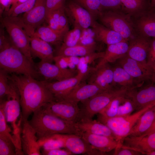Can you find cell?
Here are the masks:
<instances>
[{
	"label": "cell",
	"instance_id": "55",
	"mask_svg": "<svg viewBox=\"0 0 155 155\" xmlns=\"http://www.w3.org/2000/svg\"><path fill=\"white\" fill-rule=\"evenodd\" d=\"M147 155H155V150L148 153Z\"/></svg>",
	"mask_w": 155,
	"mask_h": 155
},
{
	"label": "cell",
	"instance_id": "56",
	"mask_svg": "<svg viewBox=\"0 0 155 155\" xmlns=\"http://www.w3.org/2000/svg\"><path fill=\"white\" fill-rule=\"evenodd\" d=\"M152 80H153L154 83L155 84V73L153 76Z\"/></svg>",
	"mask_w": 155,
	"mask_h": 155
},
{
	"label": "cell",
	"instance_id": "14",
	"mask_svg": "<svg viewBox=\"0 0 155 155\" xmlns=\"http://www.w3.org/2000/svg\"><path fill=\"white\" fill-rule=\"evenodd\" d=\"M36 69L40 75L45 80L60 81L73 77L77 74V71L68 68L64 69L52 63L40 61L34 64Z\"/></svg>",
	"mask_w": 155,
	"mask_h": 155
},
{
	"label": "cell",
	"instance_id": "9",
	"mask_svg": "<svg viewBox=\"0 0 155 155\" xmlns=\"http://www.w3.org/2000/svg\"><path fill=\"white\" fill-rule=\"evenodd\" d=\"M42 108L50 114L74 123L78 120L80 111L78 103L66 100H54Z\"/></svg>",
	"mask_w": 155,
	"mask_h": 155
},
{
	"label": "cell",
	"instance_id": "40",
	"mask_svg": "<svg viewBox=\"0 0 155 155\" xmlns=\"http://www.w3.org/2000/svg\"><path fill=\"white\" fill-rule=\"evenodd\" d=\"M136 110V108L132 101L125 98L119 106L116 117H125L131 114Z\"/></svg>",
	"mask_w": 155,
	"mask_h": 155
},
{
	"label": "cell",
	"instance_id": "47",
	"mask_svg": "<svg viewBox=\"0 0 155 155\" xmlns=\"http://www.w3.org/2000/svg\"><path fill=\"white\" fill-rule=\"evenodd\" d=\"M65 0H46V15L52 11L64 6Z\"/></svg>",
	"mask_w": 155,
	"mask_h": 155
},
{
	"label": "cell",
	"instance_id": "37",
	"mask_svg": "<svg viewBox=\"0 0 155 155\" xmlns=\"http://www.w3.org/2000/svg\"><path fill=\"white\" fill-rule=\"evenodd\" d=\"M82 29L77 26L68 30L65 34L60 48L72 46L77 45L79 40Z\"/></svg>",
	"mask_w": 155,
	"mask_h": 155
},
{
	"label": "cell",
	"instance_id": "34",
	"mask_svg": "<svg viewBox=\"0 0 155 155\" xmlns=\"http://www.w3.org/2000/svg\"><path fill=\"white\" fill-rule=\"evenodd\" d=\"M126 97H119L113 100L98 114V121H102L117 116L119 105Z\"/></svg>",
	"mask_w": 155,
	"mask_h": 155
},
{
	"label": "cell",
	"instance_id": "6",
	"mask_svg": "<svg viewBox=\"0 0 155 155\" xmlns=\"http://www.w3.org/2000/svg\"><path fill=\"white\" fill-rule=\"evenodd\" d=\"M129 90L123 87L114 88L104 91L89 99L83 102L84 105L80 109L78 120L92 119L95 115L100 113L115 98L121 96L126 97Z\"/></svg>",
	"mask_w": 155,
	"mask_h": 155
},
{
	"label": "cell",
	"instance_id": "28",
	"mask_svg": "<svg viewBox=\"0 0 155 155\" xmlns=\"http://www.w3.org/2000/svg\"><path fill=\"white\" fill-rule=\"evenodd\" d=\"M155 121V105L142 115L127 136H138L144 134L151 127Z\"/></svg>",
	"mask_w": 155,
	"mask_h": 155
},
{
	"label": "cell",
	"instance_id": "30",
	"mask_svg": "<svg viewBox=\"0 0 155 155\" xmlns=\"http://www.w3.org/2000/svg\"><path fill=\"white\" fill-rule=\"evenodd\" d=\"M65 6L47 13L45 21L51 28L56 30H69L68 22L66 15Z\"/></svg>",
	"mask_w": 155,
	"mask_h": 155
},
{
	"label": "cell",
	"instance_id": "12",
	"mask_svg": "<svg viewBox=\"0 0 155 155\" xmlns=\"http://www.w3.org/2000/svg\"><path fill=\"white\" fill-rule=\"evenodd\" d=\"M86 75L78 72L75 76L60 81L51 82L41 80L45 86L53 94L55 100H59L67 95L80 83Z\"/></svg>",
	"mask_w": 155,
	"mask_h": 155
},
{
	"label": "cell",
	"instance_id": "31",
	"mask_svg": "<svg viewBox=\"0 0 155 155\" xmlns=\"http://www.w3.org/2000/svg\"><path fill=\"white\" fill-rule=\"evenodd\" d=\"M121 10L130 17L135 16L151 8L148 0H121Z\"/></svg>",
	"mask_w": 155,
	"mask_h": 155
},
{
	"label": "cell",
	"instance_id": "53",
	"mask_svg": "<svg viewBox=\"0 0 155 155\" xmlns=\"http://www.w3.org/2000/svg\"><path fill=\"white\" fill-rule=\"evenodd\" d=\"M155 132V121L151 127L144 134H146Z\"/></svg>",
	"mask_w": 155,
	"mask_h": 155
},
{
	"label": "cell",
	"instance_id": "52",
	"mask_svg": "<svg viewBox=\"0 0 155 155\" xmlns=\"http://www.w3.org/2000/svg\"><path fill=\"white\" fill-rule=\"evenodd\" d=\"M27 0H15L12 4L8 12L9 13L11 12L16 6Z\"/></svg>",
	"mask_w": 155,
	"mask_h": 155
},
{
	"label": "cell",
	"instance_id": "39",
	"mask_svg": "<svg viewBox=\"0 0 155 155\" xmlns=\"http://www.w3.org/2000/svg\"><path fill=\"white\" fill-rule=\"evenodd\" d=\"M17 155L14 141L8 137L0 135V155Z\"/></svg>",
	"mask_w": 155,
	"mask_h": 155
},
{
	"label": "cell",
	"instance_id": "16",
	"mask_svg": "<svg viewBox=\"0 0 155 155\" xmlns=\"http://www.w3.org/2000/svg\"><path fill=\"white\" fill-rule=\"evenodd\" d=\"M65 148L73 154L103 155L105 154L93 148L80 135L62 134Z\"/></svg>",
	"mask_w": 155,
	"mask_h": 155
},
{
	"label": "cell",
	"instance_id": "23",
	"mask_svg": "<svg viewBox=\"0 0 155 155\" xmlns=\"http://www.w3.org/2000/svg\"><path fill=\"white\" fill-rule=\"evenodd\" d=\"M74 124L79 133L87 132L104 136L116 140L115 135L110 129L98 121L82 119L77 121Z\"/></svg>",
	"mask_w": 155,
	"mask_h": 155
},
{
	"label": "cell",
	"instance_id": "57",
	"mask_svg": "<svg viewBox=\"0 0 155 155\" xmlns=\"http://www.w3.org/2000/svg\"><path fill=\"white\" fill-rule=\"evenodd\" d=\"M15 0H12L11 5L15 1Z\"/></svg>",
	"mask_w": 155,
	"mask_h": 155
},
{
	"label": "cell",
	"instance_id": "24",
	"mask_svg": "<svg viewBox=\"0 0 155 155\" xmlns=\"http://www.w3.org/2000/svg\"><path fill=\"white\" fill-rule=\"evenodd\" d=\"M30 37L32 57H38L41 61L52 63L55 56L51 45L34 34Z\"/></svg>",
	"mask_w": 155,
	"mask_h": 155
},
{
	"label": "cell",
	"instance_id": "54",
	"mask_svg": "<svg viewBox=\"0 0 155 155\" xmlns=\"http://www.w3.org/2000/svg\"><path fill=\"white\" fill-rule=\"evenodd\" d=\"M150 7L152 9H155V0H151Z\"/></svg>",
	"mask_w": 155,
	"mask_h": 155
},
{
	"label": "cell",
	"instance_id": "48",
	"mask_svg": "<svg viewBox=\"0 0 155 155\" xmlns=\"http://www.w3.org/2000/svg\"><path fill=\"white\" fill-rule=\"evenodd\" d=\"M114 155H139L142 154L140 152L125 147L123 145L116 148Z\"/></svg>",
	"mask_w": 155,
	"mask_h": 155
},
{
	"label": "cell",
	"instance_id": "59",
	"mask_svg": "<svg viewBox=\"0 0 155 155\" xmlns=\"http://www.w3.org/2000/svg\"><path fill=\"white\" fill-rule=\"evenodd\" d=\"M149 1L150 3V1H151V0H148Z\"/></svg>",
	"mask_w": 155,
	"mask_h": 155
},
{
	"label": "cell",
	"instance_id": "44",
	"mask_svg": "<svg viewBox=\"0 0 155 155\" xmlns=\"http://www.w3.org/2000/svg\"><path fill=\"white\" fill-rule=\"evenodd\" d=\"M105 52H94L86 56L80 57L79 62L77 68L84 65H87L93 62L96 60L103 57Z\"/></svg>",
	"mask_w": 155,
	"mask_h": 155
},
{
	"label": "cell",
	"instance_id": "27",
	"mask_svg": "<svg viewBox=\"0 0 155 155\" xmlns=\"http://www.w3.org/2000/svg\"><path fill=\"white\" fill-rule=\"evenodd\" d=\"M129 45L128 41L125 40L107 45L103 57L100 59L96 67L118 60L127 54Z\"/></svg>",
	"mask_w": 155,
	"mask_h": 155
},
{
	"label": "cell",
	"instance_id": "29",
	"mask_svg": "<svg viewBox=\"0 0 155 155\" xmlns=\"http://www.w3.org/2000/svg\"><path fill=\"white\" fill-rule=\"evenodd\" d=\"M69 30H56L51 28L47 25H41L36 29L33 34L51 45H57L62 44L64 37Z\"/></svg>",
	"mask_w": 155,
	"mask_h": 155
},
{
	"label": "cell",
	"instance_id": "18",
	"mask_svg": "<svg viewBox=\"0 0 155 155\" xmlns=\"http://www.w3.org/2000/svg\"><path fill=\"white\" fill-rule=\"evenodd\" d=\"M122 145L147 155L155 150V132L138 136H127Z\"/></svg>",
	"mask_w": 155,
	"mask_h": 155
},
{
	"label": "cell",
	"instance_id": "33",
	"mask_svg": "<svg viewBox=\"0 0 155 155\" xmlns=\"http://www.w3.org/2000/svg\"><path fill=\"white\" fill-rule=\"evenodd\" d=\"M113 69V84L130 90L135 88L138 83L123 67H117Z\"/></svg>",
	"mask_w": 155,
	"mask_h": 155
},
{
	"label": "cell",
	"instance_id": "20",
	"mask_svg": "<svg viewBox=\"0 0 155 155\" xmlns=\"http://www.w3.org/2000/svg\"><path fill=\"white\" fill-rule=\"evenodd\" d=\"M105 90L94 83H80L67 95L59 100H66L78 103L83 102Z\"/></svg>",
	"mask_w": 155,
	"mask_h": 155
},
{
	"label": "cell",
	"instance_id": "45",
	"mask_svg": "<svg viewBox=\"0 0 155 155\" xmlns=\"http://www.w3.org/2000/svg\"><path fill=\"white\" fill-rule=\"evenodd\" d=\"M147 63L155 72V38H152L148 50Z\"/></svg>",
	"mask_w": 155,
	"mask_h": 155
},
{
	"label": "cell",
	"instance_id": "36",
	"mask_svg": "<svg viewBox=\"0 0 155 155\" xmlns=\"http://www.w3.org/2000/svg\"><path fill=\"white\" fill-rule=\"evenodd\" d=\"M73 1L86 9L95 19L98 18L103 11L100 0H73Z\"/></svg>",
	"mask_w": 155,
	"mask_h": 155
},
{
	"label": "cell",
	"instance_id": "11",
	"mask_svg": "<svg viewBox=\"0 0 155 155\" xmlns=\"http://www.w3.org/2000/svg\"><path fill=\"white\" fill-rule=\"evenodd\" d=\"M46 15V0H37L33 7L24 13L21 18L24 28L30 36L45 21Z\"/></svg>",
	"mask_w": 155,
	"mask_h": 155
},
{
	"label": "cell",
	"instance_id": "42",
	"mask_svg": "<svg viewBox=\"0 0 155 155\" xmlns=\"http://www.w3.org/2000/svg\"><path fill=\"white\" fill-rule=\"evenodd\" d=\"M5 71L0 70V100L6 97L9 90V74Z\"/></svg>",
	"mask_w": 155,
	"mask_h": 155
},
{
	"label": "cell",
	"instance_id": "7",
	"mask_svg": "<svg viewBox=\"0 0 155 155\" xmlns=\"http://www.w3.org/2000/svg\"><path fill=\"white\" fill-rule=\"evenodd\" d=\"M155 105V101L129 115L116 117L101 122L108 126L115 135L118 143L117 148L122 145L125 138L142 115Z\"/></svg>",
	"mask_w": 155,
	"mask_h": 155
},
{
	"label": "cell",
	"instance_id": "43",
	"mask_svg": "<svg viewBox=\"0 0 155 155\" xmlns=\"http://www.w3.org/2000/svg\"><path fill=\"white\" fill-rule=\"evenodd\" d=\"M95 40V34L92 28H88L82 30L78 44H90L96 43Z\"/></svg>",
	"mask_w": 155,
	"mask_h": 155
},
{
	"label": "cell",
	"instance_id": "2",
	"mask_svg": "<svg viewBox=\"0 0 155 155\" xmlns=\"http://www.w3.org/2000/svg\"><path fill=\"white\" fill-rule=\"evenodd\" d=\"M28 121L35 130L38 140L57 134L79 135L74 123L50 114L42 107L33 113Z\"/></svg>",
	"mask_w": 155,
	"mask_h": 155
},
{
	"label": "cell",
	"instance_id": "35",
	"mask_svg": "<svg viewBox=\"0 0 155 155\" xmlns=\"http://www.w3.org/2000/svg\"><path fill=\"white\" fill-rule=\"evenodd\" d=\"M38 141L40 148H42L44 150L65 148L61 134H54L38 140Z\"/></svg>",
	"mask_w": 155,
	"mask_h": 155
},
{
	"label": "cell",
	"instance_id": "5",
	"mask_svg": "<svg viewBox=\"0 0 155 155\" xmlns=\"http://www.w3.org/2000/svg\"><path fill=\"white\" fill-rule=\"evenodd\" d=\"M1 22L13 45L34 63L30 51V37L24 28L21 18L7 16L1 19Z\"/></svg>",
	"mask_w": 155,
	"mask_h": 155
},
{
	"label": "cell",
	"instance_id": "26",
	"mask_svg": "<svg viewBox=\"0 0 155 155\" xmlns=\"http://www.w3.org/2000/svg\"><path fill=\"white\" fill-rule=\"evenodd\" d=\"M91 27L94 32L96 40L107 45L126 40L119 33L95 21Z\"/></svg>",
	"mask_w": 155,
	"mask_h": 155
},
{
	"label": "cell",
	"instance_id": "19",
	"mask_svg": "<svg viewBox=\"0 0 155 155\" xmlns=\"http://www.w3.org/2000/svg\"><path fill=\"white\" fill-rule=\"evenodd\" d=\"M88 83H94L105 90L114 89L113 70L108 63L92 69Z\"/></svg>",
	"mask_w": 155,
	"mask_h": 155
},
{
	"label": "cell",
	"instance_id": "46",
	"mask_svg": "<svg viewBox=\"0 0 155 155\" xmlns=\"http://www.w3.org/2000/svg\"><path fill=\"white\" fill-rule=\"evenodd\" d=\"M103 10H121V0H100Z\"/></svg>",
	"mask_w": 155,
	"mask_h": 155
},
{
	"label": "cell",
	"instance_id": "4",
	"mask_svg": "<svg viewBox=\"0 0 155 155\" xmlns=\"http://www.w3.org/2000/svg\"><path fill=\"white\" fill-rule=\"evenodd\" d=\"M98 18L102 24L119 33L128 41L137 36L131 17L121 10H104Z\"/></svg>",
	"mask_w": 155,
	"mask_h": 155
},
{
	"label": "cell",
	"instance_id": "17",
	"mask_svg": "<svg viewBox=\"0 0 155 155\" xmlns=\"http://www.w3.org/2000/svg\"><path fill=\"white\" fill-rule=\"evenodd\" d=\"M21 135L22 149L24 155H41L40 147L36 133L28 120L22 122Z\"/></svg>",
	"mask_w": 155,
	"mask_h": 155
},
{
	"label": "cell",
	"instance_id": "38",
	"mask_svg": "<svg viewBox=\"0 0 155 155\" xmlns=\"http://www.w3.org/2000/svg\"><path fill=\"white\" fill-rule=\"evenodd\" d=\"M79 57L68 56L61 55L55 56L54 61L55 64L62 68L75 69L78 64Z\"/></svg>",
	"mask_w": 155,
	"mask_h": 155
},
{
	"label": "cell",
	"instance_id": "10",
	"mask_svg": "<svg viewBox=\"0 0 155 155\" xmlns=\"http://www.w3.org/2000/svg\"><path fill=\"white\" fill-rule=\"evenodd\" d=\"M119 64L138 83L152 79L155 72L147 65L129 57L127 54L119 59Z\"/></svg>",
	"mask_w": 155,
	"mask_h": 155
},
{
	"label": "cell",
	"instance_id": "25",
	"mask_svg": "<svg viewBox=\"0 0 155 155\" xmlns=\"http://www.w3.org/2000/svg\"><path fill=\"white\" fill-rule=\"evenodd\" d=\"M79 133L93 148L104 154L115 150L118 145L116 140L107 136L87 132Z\"/></svg>",
	"mask_w": 155,
	"mask_h": 155
},
{
	"label": "cell",
	"instance_id": "58",
	"mask_svg": "<svg viewBox=\"0 0 155 155\" xmlns=\"http://www.w3.org/2000/svg\"><path fill=\"white\" fill-rule=\"evenodd\" d=\"M153 9L154 10V12H155V9Z\"/></svg>",
	"mask_w": 155,
	"mask_h": 155
},
{
	"label": "cell",
	"instance_id": "49",
	"mask_svg": "<svg viewBox=\"0 0 155 155\" xmlns=\"http://www.w3.org/2000/svg\"><path fill=\"white\" fill-rule=\"evenodd\" d=\"M61 148L50 150H43L42 154L44 155H71L73 154L67 150L62 149Z\"/></svg>",
	"mask_w": 155,
	"mask_h": 155
},
{
	"label": "cell",
	"instance_id": "51",
	"mask_svg": "<svg viewBox=\"0 0 155 155\" xmlns=\"http://www.w3.org/2000/svg\"><path fill=\"white\" fill-rule=\"evenodd\" d=\"M12 0H0V14L9 11L11 5Z\"/></svg>",
	"mask_w": 155,
	"mask_h": 155
},
{
	"label": "cell",
	"instance_id": "32",
	"mask_svg": "<svg viewBox=\"0 0 155 155\" xmlns=\"http://www.w3.org/2000/svg\"><path fill=\"white\" fill-rule=\"evenodd\" d=\"M96 48V43L88 45L78 44L69 47H60L56 55L80 57L95 52Z\"/></svg>",
	"mask_w": 155,
	"mask_h": 155
},
{
	"label": "cell",
	"instance_id": "3",
	"mask_svg": "<svg viewBox=\"0 0 155 155\" xmlns=\"http://www.w3.org/2000/svg\"><path fill=\"white\" fill-rule=\"evenodd\" d=\"M0 67L8 73L24 75L37 80L40 77L34 63L29 59L12 42L9 46L0 51Z\"/></svg>",
	"mask_w": 155,
	"mask_h": 155
},
{
	"label": "cell",
	"instance_id": "50",
	"mask_svg": "<svg viewBox=\"0 0 155 155\" xmlns=\"http://www.w3.org/2000/svg\"><path fill=\"white\" fill-rule=\"evenodd\" d=\"M3 27L0 28V51L9 46L11 42L9 38L7 37L5 34Z\"/></svg>",
	"mask_w": 155,
	"mask_h": 155
},
{
	"label": "cell",
	"instance_id": "22",
	"mask_svg": "<svg viewBox=\"0 0 155 155\" xmlns=\"http://www.w3.org/2000/svg\"><path fill=\"white\" fill-rule=\"evenodd\" d=\"M152 38L137 35L129 40L127 55L130 57L147 64L148 52Z\"/></svg>",
	"mask_w": 155,
	"mask_h": 155
},
{
	"label": "cell",
	"instance_id": "21",
	"mask_svg": "<svg viewBox=\"0 0 155 155\" xmlns=\"http://www.w3.org/2000/svg\"><path fill=\"white\" fill-rule=\"evenodd\" d=\"M128 90L126 98L131 100L137 111L155 101V84L148 86L138 90Z\"/></svg>",
	"mask_w": 155,
	"mask_h": 155
},
{
	"label": "cell",
	"instance_id": "41",
	"mask_svg": "<svg viewBox=\"0 0 155 155\" xmlns=\"http://www.w3.org/2000/svg\"><path fill=\"white\" fill-rule=\"evenodd\" d=\"M37 0H27L16 6L7 16H17L22 13L30 10L34 5Z\"/></svg>",
	"mask_w": 155,
	"mask_h": 155
},
{
	"label": "cell",
	"instance_id": "13",
	"mask_svg": "<svg viewBox=\"0 0 155 155\" xmlns=\"http://www.w3.org/2000/svg\"><path fill=\"white\" fill-rule=\"evenodd\" d=\"M131 18L137 35L155 38V13L152 9L151 8Z\"/></svg>",
	"mask_w": 155,
	"mask_h": 155
},
{
	"label": "cell",
	"instance_id": "15",
	"mask_svg": "<svg viewBox=\"0 0 155 155\" xmlns=\"http://www.w3.org/2000/svg\"><path fill=\"white\" fill-rule=\"evenodd\" d=\"M65 9L66 14L74 26L86 29L91 27L95 21L88 11L73 1L69 2Z\"/></svg>",
	"mask_w": 155,
	"mask_h": 155
},
{
	"label": "cell",
	"instance_id": "8",
	"mask_svg": "<svg viewBox=\"0 0 155 155\" xmlns=\"http://www.w3.org/2000/svg\"><path fill=\"white\" fill-rule=\"evenodd\" d=\"M9 90L5 98L4 112L7 122L9 123L13 129V137L20 139L22 130L17 122L22 117L20 95L18 90L13 81L9 78ZM20 119H21L20 118Z\"/></svg>",
	"mask_w": 155,
	"mask_h": 155
},
{
	"label": "cell",
	"instance_id": "1",
	"mask_svg": "<svg viewBox=\"0 0 155 155\" xmlns=\"http://www.w3.org/2000/svg\"><path fill=\"white\" fill-rule=\"evenodd\" d=\"M9 78L20 94L22 122L46 104L55 100L53 94L41 81L26 75L11 73Z\"/></svg>",
	"mask_w": 155,
	"mask_h": 155
}]
</instances>
